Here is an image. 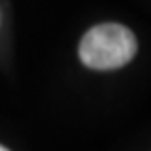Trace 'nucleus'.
Here are the masks:
<instances>
[{"label": "nucleus", "instance_id": "1", "mask_svg": "<svg viewBox=\"0 0 151 151\" xmlns=\"http://www.w3.org/2000/svg\"><path fill=\"white\" fill-rule=\"evenodd\" d=\"M137 55V38L120 23H101L88 29L80 42V61L99 71L124 67Z\"/></svg>", "mask_w": 151, "mask_h": 151}, {"label": "nucleus", "instance_id": "2", "mask_svg": "<svg viewBox=\"0 0 151 151\" xmlns=\"http://www.w3.org/2000/svg\"><path fill=\"white\" fill-rule=\"evenodd\" d=\"M0 151H9V149H6V147H2V145H0Z\"/></svg>", "mask_w": 151, "mask_h": 151}]
</instances>
